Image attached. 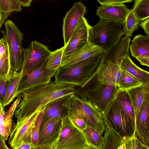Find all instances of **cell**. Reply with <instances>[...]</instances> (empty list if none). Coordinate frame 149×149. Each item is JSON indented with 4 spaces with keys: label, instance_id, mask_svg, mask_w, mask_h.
I'll list each match as a JSON object with an SVG mask.
<instances>
[{
    "label": "cell",
    "instance_id": "1",
    "mask_svg": "<svg viewBox=\"0 0 149 149\" xmlns=\"http://www.w3.org/2000/svg\"><path fill=\"white\" fill-rule=\"evenodd\" d=\"M76 86L69 84H57L55 81L18 94L20 100L15 111L18 123L37 110H41L49 103L66 95L75 93Z\"/></svg>",
    "mask_w": 149,
    "mask_h": 149
},
{
    "label": "cell",
    "instance_id": "2",
    "mask_svg": "<svg viewBox=\"0 0 149 149\" xmlns=\"http://www.w3.org/2000/svg\"><path fill=\"white\" fill-rule=\"evenodd\" d=\"M130 41V37L125 36L107 52H103L100 63L94 75L97 74L99 82L117 86L121 72L120 65L124 57L129 54Z\"/></svg>",
    "mask_w": 149,
    "mask_h": 149
},
{
    "label": "cell",
    "instance_id": "3",
    "mask_svg": "<svg viewBox=\"0 0 149 149\" xmlns=\"http://www.w3.org/2000/svg\"><path fill=\"white\" fill-rule=\"evenodd\" d=\"M102 55L103 52L66 68L61 66L54 76L55 81L57 84H69L81 86L95 73Z\"/></svg>",
    "mask_w": 149,
    "mask_h": 149
},
{
    "label": "cell",
    "instance_id": "4",
    "mask_svg": "<svg viewBox=\"0 0 149 149\" xmlns=\"http://www.w3.org/2000/svg\"><path fill=\"white\" fill-rule=\"evenodd\" d=\"M100 18L97 24L89 26L88 42L106 52L117 45L124 35V22Z\"/></svg>",
    "mask_w": 149,
    "mask_h": 149
},
{
    "label": "cell",
    "instance_id": "5",
    "mask_svg": "<svg viewBox=\"0 0 149 149\" xmlns=\"http://www.w3.org/2000/svg\"><path fill=\"white\" fill-rule=\"evenodd\" d=\"M118 88L115 85L99 82L95 74L81 86H77L75 94L85 96L103 114L113 100Z\"/></svg>",
    "mask_w": 149,
    "mask_h": 149
},
{
    "label": "cell",
    "instance_id": "6",
    "mask_svg": "<svg viewBox=\"0 0 149 149\" xmlns=\"http://www.w3.org/2000/svg\"><path fill=\"white\" fill-rule=\"evenodd\" d=\"M83 119L87 126L91 127L102 134L106 125L103 114L85 96L74 94L71 102L69 114Z\"/></svg>",
    "mask_w": 149,
    "mask_h": 149
},
{
    "label": "cell",
    "instance_id": "7",
    "mask_svg": "<svg viewBox=\"0 0 149 149\" xmlns=\"http://www.w3.org/2000/svg\"><path fill=\"white\" fill-rule=\"evenodd\" d=\"M54 149H93L83 131L72 122L68 116L61 119V126Z\"/></svg>",
    "mask_w": 149,
    "mask_h": 149
},
{
    "label": "cell",
    "instance_id": "8",
    "mask_svg": "<svg viewBox=\"0 0 149 149\" xmlns=\"http://www.w3.org/2000/svg\"><path fill=\"white\" fill-rule=\"evenodd\" d=\"M4 24L6 32L1 31L8 46L11 68L14 71L17 72L19 70L22 62L23 35L11 20L6 21Z\"/></svg>",
    "mask_w": 149,
    "mask_h": 149
},
{
    "label": "cell",
    "instance_id": "9",
    "mask_svg": "<svg viewBox=\"0 0 149 149\" xmlns=\"http://www.w3.org/2000/svg\"><path fill=\"white\" fill-rule=\"evenodd\" d=\"M103 114L123 140L134 134L135 126L131 119L113 100Z\"/></svg>",
    "mask_w": 149,
    "mask_h": 149
},
{
    "label": "cell",
    "instance_id": "10",
    "mask_svg": "<svg viewBox=\"0 0 149 149\" xmlns=\"http://www.w3.org/2000/svg\"><path fill=\"white\" fill-rule=\"evenodd\" d=\"M51 52L46 45L36 41H32L28 47L23 49L19 72L23 75L38 67L48 58Z\"/></svg>",
    "mask_w": 149,
    "mask_h": 149
},
{
    "label": "cell",
    "instance_id": "11",
    "mask_svg": "<svg viewBox=\"0 0 149 149\" xmlns=\"http://www.w3.org/2000/svg\"><path fill=\"white\" fill-rule=\"evenodd\" d=\"M37 110L24 119L15 124H12L8 141L11 148L18 149L23 143H31L32 134L36 120L39 112Z\"/></svg>",
    "mask_w": 149,
    "mask_h": 149
},
{
    "label": "cell",
    "instance_id": "12",
    "mask_svg": "<svg viewBox=\"0 0 149 149\" xmlns=\"http://www.w3.org/2000/svg\"><path fill=\"white\" fill-rule=\"evenodd\" d=\"M47 59L38 67L22 75L16 95L51 81V78L54 76L56 70L46 69Z\"/></svg>",
    "mask_w": 149,
    "mask_h": 149
},
{
    "label": "cell",
    "instance_id": "13",
    "mask_svg": "<svg viewBox=\"0 0 149 149\" xmlns=\"http://www.w3.org/2000/svg\"><path fill=\"white\" fill-rule=\"evenodd\" d=\"M61 124V118L42 119L38 143L34 149H54V145L59 135Z\"/></svg>",
    "mask_w": 149,
    "mask_h": 149
},
{
    "label": "cell",
    "instance_id": "14",
    "mask_svg": "<svg viewBox=\"0 0 149 149\" xmlns=\"http://www.w3.org/2000/svg\"><path fill=\"white\" fill-rule=\"evenodd\" d=\"M89 26L86 19L84 16L83 17L74 30L69 41L65 46L62 56L61 64L88 42Z\"/></svg>",
    "mask_w": 149,
    "mask_h": 149
},
{
    "label": "cell",
    "instance_id": "15",
    "mask_svg": "<svg viewBox=\"0 0 149 149\" xmlns=\"http://www.w3.org/2000/svg\"><path fill=\"white\" fill-rule=\"evenodd\" d=\"M86 12V7L81 2H75L63 19V37L64 45L69 41L78 22Z\"/></svg>",
    "mask_w": 149,
    "mask_h": 149
},
{
    "label": "cell",
    "instance_id": "16",
    "mask_svg": "<svg viewBox=\"0 0 149 149\" xmlns=\"http://www.w3.org/2000/svg\"><path fill=\"white\" fill-rule=\"evenodd\" d=\"M74 93L65 95L54 100L45 106L43 119L62 118L68 116L72 96Z\"/></svg>",
    "mask_w": 149,
    "mask_h": 149
},
{
    "label": "cell",
    "instance_id": "17",
    "mask_svg": "<svg viewBox=\"0 0 149 149\" xmlns=\"http://www.w3.org/2000/svg\"><path fill=\"white\" fill-rule=\"evenodd\" d=\"M130 10L124 3L103 4L97 8L96 15L100 18L124 22Z\"/></svg>",
    "mask_w": 149,
    "mask_h": 149
},
{
    "label": "cell",
    "instance_id": "18",
    "mask_svg": "<svg viewBox=\"0 0 149 149\" xmlns=\"http://www.w3.org/2000/svg\"><path fill=\"white\" fill-rule=\"evenodd\" d=\"M102 53V51L100 47L88 42L82 48L68 57L62 63L61 66L66 68Z\"/></svg>",
    "mask_w": 149,
    "mask_h": 149
},
{
    "label": "cell",
    "instance_id": "19",
    "mask_svg": "<svg viewBox=\"0 0 149 149\" xmlns=\"http://www.w3.org/2000/svg\"><path fill=\"white\" fill-rule=\"evenodd\" d=\"M134 109L135 119L143 101H149V84H142L126 90Z\"/></svg>",
    "mask_w": 149,
    "mask_h": 149
},
{
    "label": "cell",
    "instance_id": "20",
    "mask_svg": "<svg viewBox=\"0 0 149 149\" xmlns=\"http://www.w3.org/2000/svg\"><path fill=\"white\" fill-rule=\"evenodd\" d=\"M120 69L142 84H149V72L138 67L134 64L128 54L123 60Z\"/></svg>",
    "mask_w": 149,
    "mask_h": 149
},
{
    "label": "cell",
    "instance_id": "21",
    "mask_svg": "<svg viewBox=\"0 0 149 149\" xmlns=\"http://www.w3.org/2000/svg\"><path fill=\"white\" fill-rule=\"evenodd\" d=\"M20 99L17 97L9 109L5 111L3 108L0 110V135L5 141L8 140L11 130L15 111Z\"/></svg>",
    "mask_w": 149,
    "mask_h": 149
},
{
    "label": "cell",
    "instance_id": "22",
    "mask_svg": "<svg viewBox=\"0 0 149 149\" xmlns=\"http://www.w3.org/2000/svg\"><path fill=\"white\" fill-rule=\"evenodd\" d=\"M103 115L106 128L101 149H118L124 143V141L113 128L106 116Z\"/></svg>",
    "mask_w": 149,
    "mask_h": 149
},
{
    "label": "cell",
    "instance_id": "23",
    "mask_svg": "<svg viewBox=\"0 0 149 149\" xmlns=\"http://www.w3.org/2000/svg\"><path fill=\"white\" fill-rule=\"evenodd\" d=\"M131 42L129 48L132 57L136 58L140 56H149V36L137 35Z\"/></svg>",
    "mask_w": 149,
    "mask_h": 149
},
{
    "label": "cell",
    "instance_id": "24",
    "mask_svg": "<svg viewBox=\"0 0 149 149\" xmlns=\"http://www.w3.org/2000/svg\"><path fill=\"white\" fill-rule=\"evenodd\" d=\"M113 100L130 117L135 127L134 111L130 97L126 90L118 88Z\"/></svg>",
    "mask_w": 149,
    "mask_h": 149
},
{
    "label": "cell",
    "instance_id": "25",
    "mask_svg": "<svg viewBox=\"0 0 149 149\" xmlns=\"http://www.w3.org/2000/svg\"><path fill=\"white\" fill-rule=\"evenodd\" d=\"M22 76L19 72H15L9 79L6 94L1 103L3 108L8 105L16 97Z\"/></svg>",
    "mask_w": 149,
    "mask_h": 149
},
{
    "label": "cell",
    "instance_id": "26",
    "mask_svg": "<svg viewBox=\"0 0 149 149\" xmlns=\"http://www.w3.org/2000/svg\"><path fill=\"white\" fill-rule=\"evenodd\" d=\"M149 101L144 100L135 118V130L144 132L149 130Z\"/></svg>",
    "mask_w": 149,
    "mask_h": 149
},
{
    "label": "cell",
    "instance_id": "27",
    "mask_svg": "<svg viewBox=\"0 0 149 149\" xmlns=\"http://www.w3.org/2000/svg\"><path fill=\"white\" fill-rule=\"evenodd\" d=\"M14 72L11 67L9 49L7 44L5 52L0 58V78L6 81L8 80Z\"/></svg>",
    "mask_w": 149,
    "mask_h": 149
},
{
    "label": "cell",
    "instance_id": "28",
    "mask_svg": "<svg viewBox=\"0 0 149 149\" xmlns=\"http://www.w3.org/2000/svg\"><path fill=\"white\" fill-rule=\"evenodd\" d=\"M1 9V27L8 16L14 11L20 12L21 6L17 0H0Z\"/></svg>",
    "mask_w": 149,
    "mask_h": 149
},
{
    "label": "cell",
    "instance_id": "29",
    "mask_svg": "<svg viewBox=\"0 0 149 149\" xmlns=\"http://www.w3.org/2000/svg\"><path fill=\"white\" fill-rule=\"evenodd\" d=\"M87 140L93 149H101L102 145V134L95 129L89 127L83 131Z\"/></svg>",
    "mask_w": 149,
    "mask_h": 149
},
{
    "label": "cell",
    "instance_id": "30",
    "mask_svg": "<svg viewBox=\"0 0 149 149\" xmlns=\"http://www.w3.org/2000/svg\"><path fill=\"white\" fill-rule=\"evenodd\" d=\"M140 20L134 15L133 9L130 10L124 22V35L130 37L134 32L138 29Z\"/></svg>",
    "mask_w": 149,
    "mask_h": 149
},
{
    "label": "cell",
    "instance_id": "31",
    "mask_svg": "<svg viewBox=\"0 0 149 149\" xmlns=\"http://www.w3.org/2000/svg\"><path fill=\"white\" fill-rule=\"evenodd\" d=\"M65 46L61 48L51 52L48 57L45 67L48 70H57L61 66L62 56Z\"/></svg>",
    "mask_w": 149,
    "mask_h": 149
},
{
    "label": "cell",
    "instance_id": "32",
    "mask_svg": "<svg viewBox=\"0 0 149 149\" xmlns=\"http://www.w3.org/2000/svg\"><path fill=\"white\" fill-rule=\"evenodd\" d=\"M133 10L140 21L149 17V0H135Z\"/></svg>",
    "mask_w": 149,
    "mask_h": 149
},
{
    "label": "cell",
    "instance_id": "33",
    "mask_svg": "<svg viewBox=\"0 0 149 149\" xmlns=\"http://www.w3.org/2000/svg\"><path fill=\"white\" fill-rule=\"evenodd\" d=\"M142 84L127 73L121 70L117 86L119 89L126 90Z\"/></svg>",
    "mask_w": 149,
    "mask_h": 149
},
{
    "label": "cell",
    "instance_id": "34",
    "mask_svg": "<svg viewBox=\"0 0 149 149\" xmlns=\"http://www.w3.org/2000/svg\"><path fill=\"white\" fill-rule=\"evenodd\" d=\"M45 107L39 113L35 122L32 134V141L34 147V149L37 145L38 142L39 134L41 123L43 116Z\"/></svg>",
    "mask_w": 149,
    "mask_h": 149
},
{
    "label": "cell",
    "instance_id": "35",
    "mask_svg": "<svg viewBox=\"0 0 149 149\" xmlns=\"http://www.w3.org/2000/svg\"><path fill=\"white\" fill-rule=\"evenodd\" d=\"M123 140L125 149H148L134 134Z\"/></svg>",
    "mask_w": 149,
    "mask_h": 149
},
{
    "label": "cell",
    "instance_id": "36",
    "mask_svg": "<svg viewBox=\"0 0 149 149\" xmlns=\"http://www.w3.org/2000/svg\"><path fill=\"white\" fill-rule=\"evenodd\" d=\"M134 135L148 149H149V130L144 132L135 131Z\"/></svg>",
    "mask_w": 149,
    "mask_h": 149
},
{
    "label": "cell",
    "instance_id": "37",
    "mask_svg": "<svg viewBox=\"0 0 149 149\" xmlns=\"http://www.w3.org/2000/svg\"><path fill=\"white\" fill-rule=\"evenodd\" d=\"M68 116L74 125L81 131H83L87 127L85 121L81 118L71 114H69Z\"/></svg>",
    "mask_w": 149,
    "mask_h": 149
},
{
    "label": "cell",
    "instance_id": "38",
    "mask_svg": "<svg viewBox=\"0 0 149 149\" xmlns=\"http://www.w3.org/2000/svg\"><path fill=\"white\" fill-rule=\"evenodd\" d=\"M9 81L0 78V101L1 103L6 94Z\"/></svg>",
    "mask_w": 149,
    "mask_h": 149
},
{
    "label": "cell",
    "instance_id": "39",
    "mask_svg": "<svg viewBox=\"0 0 149 149\" xmlns=\"http://www.w3.org/2000/svg\"><path fill=\"white\" fill-rule=\"evenodd\" d=\"M133 0H97L101 5L123 4L129 3Z\"/></svg>",
    "mask_w": 149,
    "mask_h": 149
},
{
    "label": "cell",
    "instance_id": "40",
    "mask_svg": "<svg viewBox=\"0 0 149 149\" xmlns=\"http://www.w3.org/2000/svg\"><path fill=\"white\" fill-rule=\"evenodd\" d=\"M140 26L144 30L147 36H149V18H148L141 22Z\"/></svg>",
    "mask_w": 149,
    "mask_h": 149
},
{
    "label": "cell",
    "instance_id": "41",
    "mask_svg": "<svg viewBox=\"0 0 149 149\" xmlns=\"http://www.w3.org/2000/svg\"><path fill=\"white\" fill-rule=\"evenodd\" d=\"M135 58L141 65L149 66V56H140Z\"/></svg>",
    "mask_w": 149,
    "mask_h": 149
},
{
    "label": "cell",
    "instance_id": "42",
    "mask_svg": "<svg viewBox=\"0 0 149 149\" xmlns=\"http://www.w3.org/2000/svg\"><path fill=\"white\" fill-rule=\"evenodd\" d=\"M34 147L31 143L25 142L22 143L18 149H34Z\"/></svg>",
    "mask_w": 149,
    "mask_h": 149
},
{
    "label": "cell",
    "instance_id": "43",
    "mask_svg": "<svg viewBox=\"0 0 149 149\" xmlns=\"http://www.w3.org/2000/svg\"><path fill=\"white\" fill-rule=\"evenodd\" d=\"M21 6L28 7L30 6L33 0H17Z\"/></svg>",
    "mask_w": 149,
    "mask_h": 149
},
{
    "label": "cell",
    "instance_id": "44",
    "mask_svg": "<svg viewBox=\"0 0 149 149\" xmlns=\"http://www.w3.org/2000/svg\"><path fill=\"white\" fill-rule=\"evenodd\" d=\"M7 45V43L5 40V41L3 42L0 46V58L4 53Z\"/></svg>",
    "mask_w": 149,
    "mask_h": 149
},
{
    "label": "cell",
    "instance_id": "45",
    "mask_svg": "<svg viewBox=\"0 0 149 149\" xmlns=\"http://www.w3.org/2000/svg\"><path fill=\"white\" fill-rule=\"evenodd\" d=\"M5 141L2 137H0V149H9L6 145Z\"/></svg>",
    "mask_w": 149,
    "mask_h": 149
},
{
    "label": "cell",
    "instance_id": "46",
    "mask_svg": "<svg viewBox=\"0 0 149 149\" xmlns=\"http://www.w3.org/2000/svg\"><path fill=\"white\" fill-rule=\"evenodd\" d=\"M5 39L4 36L3 38L0 40V46L5 41Z\"/></svg>",
    "mask_w": 149,
    "mask_h": 149
},
{
    "label": "cell",
    "instance_id": "47",
    "mask_svg": "<svg viewBox=\"0 0 149 149\" xmlns=\"http://www.w3.org/2000/svg\"><path fill=\"white\" fill-rule=\"evenodd\" d=\"M1 15H2V12H1V3L0 2V29L1 28V27L0 25L1 21Z\"/></svg>",
    "mask_w": 149,
    "mask_h": 149
},
{
    "label": "cell",
    "instance_id": "48",
    "mask_svg": "<svg viewBox=\"0 0 149 149\" xmlns=\"http://www.w3.org/2000/svg\"><path fill=\"white\" fill-rule=\"evenodd\" d=\"M0 106H1V107H3L0 101Z\"/></svg>",
    "mask_w": 149,
    "mask_h": 149
},
{
    "label": "cell",
    "instance_id": "49",
    "mask_svg": "<svg viewBox=\"0 0 149 149\" xmlns=\"http://www.w3.org/2000/svg\"><path fill=\"white\" fill-rule=\"evenodd\" d=\"M2 108H3V107H1V106H0V110Z\"/></svg>",
    "mask_w": 149,
    "mask_h": 149
},
{
    "label": "cell",
    "instance_id": "50",
    "mask_svg": "<svg viewBox=\"0 0 149 149\" xmlns=\"http://www.w3.org/2000/svg\"><path fill=\"white\" fill-rule=\"evenodd\" d=\"M0 39H1L0 38Z\"/></svg>",
    "mask_w": 149,
    "mask_h": 149
}]
</instances>
